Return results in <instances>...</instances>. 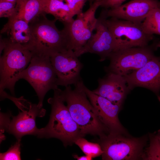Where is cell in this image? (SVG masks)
I'll return each mask as SVG.
<instances>
[{
	"mask_svg": "<svg viewBox=\"0 0 160 160\" xmlns=\"http://www.w3.org/2000/svg\"><path fill=\"white\" fill-rule=\"evenodd\" d=\"M89 2L90 3V5L92 4L93 3L96 2V1H102V0H88Z\"/></svg>",
	"mask_w": 160,
	"mask_h": 160,
	"instance_id": "f1b7e54d",
	"label": "cell"
},
{
	"mask_svg": "<svg viewBox=\"0 0 160 160\" xmlns=\"http://www.w3.org/2000/svg\"><path fill=\"white\" fill-rule=\"evenodd\" d=\"M123 76L131 90L139 87L148 89L160 102V57L154 56L143 66Z\"/></svg>",
	"mask_w": 160,
	"mask_h": 160,
	"instance_id": "5bb4252c",
	"label": "cell"
},
{
	"mask_svg": "<svg viewBox=\"0 0 160 160\" xmlns=\"http://www.w3.org/2000/svg\"><path fill=\"white\" fill-rule=\"evenodd\" d=\"M0 0L8 1H9V2H15V3H16L17 1H18L19 0Z\"/></svg>",
	"mask_w": 160,
	"mask_h": 160,
	"instance_id": "f546056e",
	"label": "cell"
},
{
	"mask_svg": "<svg viewBox=\"0 0 160 160\" xmlns=\"http://www.w3.org/2000/svg\"><path fill=\"white\" fill-rule=\"evenodd\" d=\"M21 140L16 142L5 152L1 153L0 159L3 160H21Z\"/></svg>",
	"mask_w": 160,
	"mask_h": 160,
	"instance_id": "cb8c5ba5",
	"label": "cell"
},
{
	"mask_svg": "<svg viewBox=\"0 0 160 160\" xmlns=\"http://www.w3.org/2000/svg\"><path fill=\"white\" fill-rule=\"evenodd\" d=\"M148 135L135 137L127 134L109 133L97 140L103 153V160H137L142 157Z\"/></svg>",
	"mask_w": 160,
	"mask_h": 160,
	"instance_id": "8992f818",
	"label": "cell"
},
{
	"mask_svg": "<svg viewBox=\"0 0 160 160\" xmlns=\"http://www.w3.org/2000/svg\"><path fill=\"white\" fill-rule=\"evenodd\" d=\"M43 12L29 23L30 38L23 46L32 55L50 57L53 54L69 49L70 41L65 31L59 30L55 25L56 19L50 20Z\"/></svg>",
	"mask_w": 160,
	"mask_h": 160,
	"instance_id": "7a4b0ae2",
	"label": "cell"
},
{
	"mask_svg": "<svg viewBox=\"0 0 160 160\" xmlns=\"http://www.w3.org/2000/svg\"><path fill=\"white\" fill-rule=\"evenodd\" d=\"M82 79L74 84L61 90V97L74 121L85 136L87 134L103 137L109 133L108 130L100 120L96 111L84 90Z\"/></svg>",
	"mask_w": 160,
	"mask_h": 160,
	"instance_id": "6da1fadb",
	"label": "cell"
},
{
	"mask_svg": "<svg viewBox=\"0 0 160 160\" xmlns=\"http://www.w3.org/2000/svg\"><path fill=\"white\" fill-rule=\"evenodd\" d=\"M149 144L144 150L142 159L144 160H160V143L156 136L155 132L149 133Z\"/></svg>",
	"mask_w": 160,
	"mask_h": 160,
	"instance_id": "44dd1931",
	"label": "cell"
},
{
	"mask_svg": "<svg viewBox=\"0 0 160 160\" xmlns=\"http://www.w3.org/2000/svg\"><path fill=\"white\" fill-rule=\"evenodd\" d=\"M5 45L0 58V92L8 89L14 95V88L20 74L27 68L32 57L23 45L5 39Z\"/></svg>",
	"mask_w": 160,
	"mask_h": 160,
	"instance_id": "5b68a950",
	"label": "cell"
},
{
	"mask_svg": "<svg viewBox=\"0 0 160 160\" xmlns=\"http://www.w3.org/2000/svg\"></svg>",
	"mask_w": 160,
	"mask_h": 160,
	"instance_id": "1f68e13d",
	"label": "cell"
},
{
	"mask_svg": "<svg viewBox=\"0 0 160 160\" xmlns=\"http://www.w3.org/2000/svg\"><path fill=\"white\" fill-rule=\"evenodd\" d=\"M33 87L39 99L38 105L42 107L45 95L51 89L58 88L57 76L50 57L33 55L28 66L20 75Z\"/></svg>",
	"mask_w": 160,
	"mask_h": 160,
	"instance_id": "52a82bcc",
	"label": "cell"
},
{
	"mask_svg": "<svg viewBox=\"0 0 160 160\" xmlns=\"http://www.w3.org/2000/svg\"><path fill=\"white\" fill-rule=\"evenodd\" d=\"M88 0H65L70 10L72 18L82 12L85 4Z\"/></svg>",
	"mask_w": 160,
	"mask_h": 160,
	"instance_id": "d4e9b609",
	"label": "cell"
},
{
	"mask_svg": "<svg viewBox=\"0 0 160 160\" xmlns=\"http://www.w3.org/2000/svg\"><path fill=\"white\" fill-rule=\"evenodd\" d=\"M73 157L78 160H91L93 158L87 155L79 156L77 154L73 155Z\"/></svg>",
	"mask_w": 160,
	"mask_h": 160,
	"instance_id": "4316f807",
	"label": "cell"
},
{
	"mask_svg": "<svg viewBox=\"0 0 160 160\" xmlns=\"http://www.w3.org/2000/svg\"><path fill=\"white\" fill-rule=\"evenodd\" d=\"M16 3L0 0V17L14 18L17 13Z\"/></svg>",
	"mask_w": 160,
	"mask_h": 160,
	"instance_id": "603a6c76",
	"label": "cell"
},
{
	"mask_svg": "<svg viewBox=\"0 0 160 160\" xmlns=\"http://www.w3.org/2000/svg\"><path fill=\"white\" fill-rule=\"evenodd\" d=\"M1 33H7L8 38L11 41L23 45L29 41L30 38L29 23L20 19H8L1 30Z\"/></svg>",
	"mask_w": 160,
	"mask_h": 160,
	"instance_id": "e0dca14e",
	"label": "cell"
},
{
	"mask_svg": "<svg viewBox=\"0 0 160 160\" xmlns=\"http://www.w3.org/2000/svg\"><path fill=\"white\" fill-rule=\"evenodd\" d=\"M60 0L62 1H64L65 0Z\"/></svg>",
	"mask_w": 160,
	"mask_h": 160,
	"instance_id": "4dcf8cb0",
	"label": "cell"
},
{
	"mask_svg": "<svg viewBox=\"0 0 160 160\" xmlns=\"http://www.w3.org/2000/svg\"><path fill=\"white\" fill-rule=\"evenodd\" d=\"M61 90L58 88L54 90L53 97L48 99L51 107L49 119L45 127L38 129L36 136L40 138H57L66 147L72 145L76 140L84 136L65 105Z\"/></svg>",
	"mask_w": 160,
	"mask_h": 160,
	"instance_id": "3957f363",
	"label": "cell"
},
{
	"mask_svg": "<svg viewBox=\"0 0 160 160\" xmlns=\"http://www.w3.org/2000/svg\"><path fill=\"white\" fill-rule=\"evenodd\" d=\"M160 6L158 0H131L111 9H104L107 17H113L141 24L150 11Z\"/></svg>",
	"mask_w": 160,
	"mask_h": 160,
	"instance_id": "9a60e30c",
	"label": "cell"
},
{
	"mask_svg": "<svg viewBox=\"0 0 160 160\" xmlns=\"http://www.w3.org/2000/svg\"><path fill=\"white\" fill-rule=\"evenodd\" d=\"M16 7L17 13L13 18L22 19L28 23L44 12L40 0H19Z\"/></svg>",
	"mask_w": 160,
	"mask_h": 160,
	"instance_id": "ac0fdd59",
	"label": "cell"
},
{
	"mask_svg": "<svg viewBox=\"0 0 160 160\" xmlns=\"http://www.w3.org/2000/svg\"><path fill=\"white\" fill-rule=\"evenodd\" d=\"M105 23L116 41L118 50L146 46L153 38V35L145 31L142 24L113 17L105 18Z\"/></svg>",
	"mask_w": 160,
	"mask_h": 160,
	"instance_id": "30bf717a",
	"label": "cell"
},
{
	"mask_svg": "<svg viewBox=\"0 0 160 160\" xmlns=\"http://www.w3.org/2000/svg\"><path fill=\"white\" fill-rule=\"evenodd\" d=\"M43 11L53 15L55 19L61 22L69 21L73 18L70 9L65 3L60 0H40Z\"/></svg>",
	"mask_w": 160,
	"mask_h": 160,
	"instance_id": "d6986e66",
	"label": "cell"
},
{
	"mask_svg": "<svg viewBox=\"0 0 160 160\" xmlns=\"http://www.w3.org/2000/svg\"><path fill=\"white\" fill-rule=\"evenodd\" d=\"M142 27L147 33L160 36V7L152 10L142 23Z\"/></svg>",
	"mask_w": 160,
	"mask_h": 160,
	"instance_id": "ffe728a7",
	"label": "cell"
},
{
	"mask_svg": "<svg viewBox=\"0 0 160 160\" xmlns=\"http://www.w3.org/2000/svg\"><path fill=\"white\" fill-rule=\"evenodd\" d=\"M107 18L103 9L97 18L96 33L93 34L86 44L79 50L75 52L78 57L90 53L98 55L100 61L108 59L111 54L118 50L116 41L105 23Z\"/></svg>",
	"mask_w": 160,
	"mask_h": 160,
	"instance_id": "8fae6325",
	"label": "cell"
},
{
	"mask_svg": "<svg viewBox=\"0 0 160 160\" xmlns=\"http://www.w3.org/2000/svg\"><path fill=\"white\" fill-rule=\"evenodd\" d=\"M84 88L100 120L108 129L109 133H128L121 124L118 117L122 106L115 104L106 98L95 94L84 84Z\"/></svg>",
	"mask_w": 160,
	"mask_h": 160,
	"instance_id": "4fadbf2b",
	"label": "cell"
},
{
	"mask_svg": "<svg viewBox=\"0 0 160 160\" xmlns=\"http://www.w3.org/2000/svg\"><path fill=\"white\" fill-rule=\"evenodd\" d=\"M5 98L11 100L19 110L18 114L13 116L10 113L4 114L1 118V128L12 134L17 140H21L27 135H36L39 128L36 124V118L43 117L46 110L25 99L23 96L17 98L7 93Z\"/></svg>",
	"mask_w": 160,
	"mask_h": 160,
	"instance_id": "277c9868",
	"label": "cell"
},
{
	"mask_svg": "<svg viewBox=\"0 0 160 160\" xmlns=\"http://www.w3.org/2000/svg\"><path fill=\"white\" fill-rule=\"evenodd\" d=\"M74 143L79 147L85 155L93 158L101 156L103 153V151L98 143L89 142L84 137L77 139Z\"/></svg>",
	"mask_w": 160,
	"mask_h": 160,
	"instance_id": "7402d4cb",
	"label": "cell"
},
{
	"mask_svg": "<svg viewBox=\"0 0 160 160\" xmlns=\"http://www.w3.org/2000/svg\"><path fill=\"white\" fill-rule=\"evenodd\" d=\"M126 0H102L100 7L104 9H113L119 6Z\"/></svg>",
	"mask_w": 160,
	"mask_h": 160,
	"instance_id": "484cf974",
	"label": "cell"
},
{
	"mask_svg": "<svg viewBox=\"0 0 160 160\" xmlns=\"http://www.w3.org/2000/svg\"><path fill=\"white\" fill-rule=\"evenodd\" d=\"M153 43L143 47H135L118 50L108 59L110 63L104 67L107 73L124 76L143 66L154 56L153 50L159 46Z\"/></svg>",
	"mask_w": 160,
	"mask_h": 160,
	"instance_id": "ba28073f",
	"label": "cell"
},
{
	"mask_svg": "<svg viewBox=\"0 0 160 160\" xmlns=\"http://www.w3.org/2000/svg\"><path fill=\"white\" fill-rule=\"evenodd\" d=\"M78 57L71 49L55 53L50 57L58 86L74 85L82 79L80 73L83 65Z\"/></svg>",
	"mask_w": 160,
	"mask_h": 160,
	"instance_id": "7c38bea8",
	"label": "cell"
},
{
	"mask_svg": "<svg viewBox=\"0 0 160 160\" xmlns=\"http://www.w3.org/2000/svg\"><path fill=\"white\" fill-rule=\"evenodd\" d=\"M98 86L92 91L108 99L113 103L122 106L131 90L124 77L111 73H107L98 80Z\"/></svg>",
	"mask_w": 160,
	"mask_h": 160,
	"instance_id": "2e32d148",
	"label": "cell"
},
{
	"mask_svg": "<svg viewBox=\"0 0 160 160\" xmlns=\"http://www.w3.org/2000/svg\"><path fill=\"white\" fill-rule=\"evenodd\" d=\"M101 2L93 3L85 12L77 15L76 19L62 22L64 25L63 29L69 39V49L75 52L86 44L95 30L97 20L95 13Z\"/></svg>",
	"mask_w": 160,
	"mask_h": 160,
	"instance_id": "9c48e42d",
	"label": "cell"
},
{
	"mask_svg": "<svg viewBox=\"0 0 160 160\" xmlns=\"http://www.w3.org/2000/svg\"><path fill=\"white\" fill-rule=\"evenodd\" d=\"M155 132L156 136L160 143V129Z\"/></svg>",
	"mask_w": 160,
	"mask_h": 160,
	"instance_id": "83f0119b",
	"label": "cell"
}]
</instances>
